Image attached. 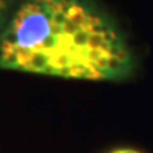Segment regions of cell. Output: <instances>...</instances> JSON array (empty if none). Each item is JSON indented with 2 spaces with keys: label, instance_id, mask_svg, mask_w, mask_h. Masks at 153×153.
Returning <instances> with one entry per match:
<instances>
[{
  "label": "cell",
  "instance_id": "3",
  "mask_svg": "<svg viewBox=\"0 0 153 153\" xmlns=\"http://www.w3.org/2000/svg\"><path fill=\"white\" fill-rule=\"evenodd\" d=\"M111 153H143L137 149H133V148H119V149H115L112 150Z\"/></svg>",
  "mask_w": 153,
  "mask_h": 153
},
{
  "label": "cell",
  "instance_id": "1",
  "mask_svg": "<svg viewBox=\"0 0 153 153\" xmlns=\"http://www.w3.org/2000/svg\"><path fill=\"white\" fill-rule=\"evenodd\" d=\"M0 70L122 81L136 57L95 0H22L0 30Z\"/></svg>",
  "mask_w": 153,
  "mask_h": 153
},
{
  "label": "cell",
  "instance_id": "2",
  "mask_svg": "<svg viewBox=\"0 0 153 153\" xmlns=\"http://www.w3.org/2000/svg\"><path fill=\"white\" fill-rule=\"evenodd\" d=\"M22 0H0V30L3 28L6 22L9 20L11 13L14 11Z\"/></svg>",
  "mask_w": 153,
  "mask_h": 153
}]
</instances>
